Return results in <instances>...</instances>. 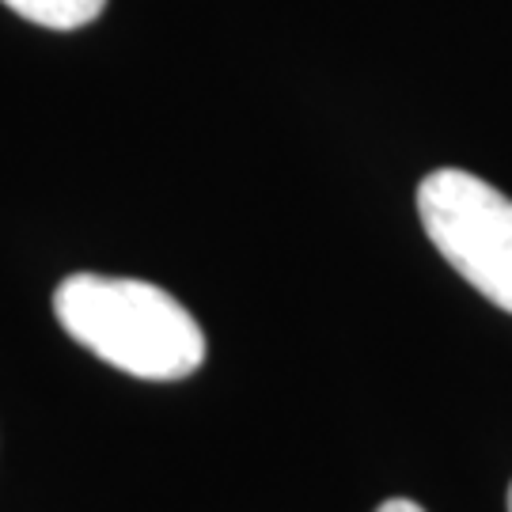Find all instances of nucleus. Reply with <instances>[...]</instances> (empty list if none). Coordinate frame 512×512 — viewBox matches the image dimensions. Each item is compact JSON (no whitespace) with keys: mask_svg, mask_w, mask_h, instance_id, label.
Masks as SVG:
<instances>
[{"mask_svg":"<svg viewBox=\"0 0 512 512\" xmlns=\"http://www.w3.org/2000/svg\"><path fill=\"white\" fill-rule=\"evenodd\" d=\"M509 512H512V486H509Z\"/></svg>","mask_w":512,"mask_h":512,"instance_id":"5","label":"nucleus"},{"mask_svg":"<svg viewBox=\"0 0 512 512\" xmlns=\"http://www.w3.org/2000/svg\"><path fill=\"white\" fill-rule=\"evenodd\" d=\"M376 512H425V509L414 505V501H406V497H391V501H384Z\"/></svg>","mask_w":512,"mask_h":512,"instance_id":"4","label":"nucleus"},{"mask_svg":"<svg viewBox=\"0 0 512 512\" xmlns=\"http://www.w3.org/2000/svg\"><path fill=\"white\" fill-rule=\"evenodd\" d=\"M4 4L16 16L31 19L38 27H50V31H76L107 8V0H4Z\"/></svg>","mask_w":512,"mask_h":512,"instance_id":"3","label":"nucleus"},{"mask_svg":"<svg viewBox=\"0 0 512 512\" xmlns=\"http://www.w3.org/2000/svg\"><path fill=\"white\" fill-rule=\"evenodd\" d=\"M425 236L490 304L512 315V198L459 167L429 171L418 186Z\"/></svg>","mask_w":512,"mask_h":512,"instance_id":"2","label":"nucleus"},{"mask_svg":"<svg viewBox=\"0 0 512 512\" xmlns=\"http://www.w3.org/2000/svg\"><path fill=\"white\" fill-rule=\"evenodd\" d=\"M54 315L73 342L137 380H186L205 361L198 319L148 281L73 274L57 285Z\"/></svg>","mask_w":512,"mask_h":512,"instance_id":"1","label":"nucleus"}]
</instances>
